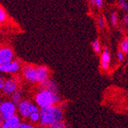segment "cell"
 <instances>
[{
	"mask_svg": "<svg viewBox=\"0 0 128 128\" xmlns=\"http://www.w3.org/2000/svg\"><path fill=\"white\" fill-rule=\"evenodd\" d=\"M118 58L119 62H120L124 61V52L122 51H120L118 53Z\"/></svg>",
	"mask_w": 128,
	"mask_h": 128,
	"instance_id": "obj_23",
	"label": "cell"
},
{
	"mask_svg": "<svg viewBox=\"0 0 128 128\" xmlns=\"http://www.w3.org/2000/svg\"><path fill=\"white\" fill-rule=\"evenodd\" d=\"M98 25H99L100 28H104V25H105V23H104V18L102 16L99 17V18H98Z\"/></svg>",
	"mask_w": 128,
	"mask_h": 128,
	"instance_id": "obj_22",
	"label": "cell"
},
{
	"mask_svg": "<svg viewBox=\"0 0 128 128\" xmlns=\"http://www.w3.org/2000/svg\"><path fill=\"white\" fill-rule=\"evenodd\" d=\"M2 92L5 95L9 96L12 95L17 90V84L16 81L12 79H8L5 81L4 87L2 88Z\"/></svg>",
	"mask_w": 128,
	"mask_h": 128,
	"instance_id": "obj_7",
	"label": "cell"
},
{
	"mask_svg": "<svg viewBox=\"0 0 128 128\" xmlns=\"http://www.w3.org/2000/svg\"><path fill=\"white\" fill-rule=\"evenodd\" d=\"M29 119L32 121V122H38L40 121L41 119V115L39 111H36V112H33L30 114L29 116Z\"/></svg>",
	"mask_w": 128,
	"mask_h": 128,
	"instance_id": "obj_14",
	"label": "cell"
},
{
	"mask_svg": "<svg viewBox=\"0 0 128 128\" xmlns=\"http://www.w3.org/2000/svg\"><path fill=\"white\" fill-rule=\"evenodd\" d=\"M16 104L12 100H6L1 103L0 105V113H1V123L2 120H6L16 114Z\"/></svg>",
	"mask_w": 128,
	"mask_h": 128,
	"instance_id": "obj_3",
	"label": "cell"
},
{
	"mask_svg": "<svg viewBox=\"0 0 128 128\" xmlns=\"http://www.w3.org/2000/svg\"><path fill=\"white\" fill-rule=\"evenodd\" d=\"M14 54L10 48L5 47L0 50V64L9 63L13 61Z\"/></svg>",
	"mask_w": 128,
	"mask_h": 128,
	"instance_id": "obj_6",
	"label": "cell"
},
{
	"mask_svg": "<svg viewBox=\"0 0 128 128\" xmlns=\"http://www.w3.org/2000/svg\"><path fill=\"white\" fill-rule=\"evenodd\" d=\"M118 4L121 9H123L126 12H128V3L125 1V0H119Z\"/></svg>",
	"mask_w": 128,
	"mask_h": 128,
	"instance_id": "obj_17",
	"label": "cell"
},
{
	"mask_svg": "<svg viewBox=\"0 0 128 128\" xmlns=\"http://www.w3.org/2000/svg\"><path fill=\"white\" fill-rule=\"evenodd\" d=\"M101 68L104 70H107L109 68V64L108 62H101Z\"/></svg>",
	"mask_w": 128,
	"mask_h": 128,
	"instance_id": "obj_24",
	"label": "cell"
},
{
	"mask_svg": "<svg viewBox=\"0 0 128 128\" xmlns=\"http://www.w3.org/2000/svg\"><path fill=\"white\" fill-rule=\"evenodd\" d=\"M101 60H102V62H110V53H109V51H108V48H104V52L101 54Z\"/></svg>",
	"mask_w": 128,
	"mask_h": 128,
	"instance_id": "obj_13",
	"label": "cell"
},
{
	"mask_svg": "<svg viewBox=\"0 0 128 128\" xmlns=\"http://www.w3.org/2000/svg\"><path fill=\"white\" fill-rule=\"evenodd\" d=\"M39 113L41 115V126H49L55 122L62 120L64 118L63 111L60 108L55 105L41 108Z\"/></svg>",
	"mask_w": 128,
	"mask_h": 128,
	"instance_id": "obj_1",
	"label": "cell"
},
{
	"mask_svg": "<svg viewBox=\"0 0 128 128\" xmlns=\"http://www.w3.org/2000/svg\"><path fill=\"white\" fill-rule=\"evenodd\" d=\"M18 110L24 118H29L32 113L39 111L38 108L29 100H22L18 104Z\"/></svg>",
	"mask_w": 128,
	"mask_h": 128,
	"instance_id": "obj_4",
	"label": "cell"
},
{
	"mask_svg": "<svg viewBox=\"0 0 128 128\" xmlns=\"http://www.w3.org/2000/svg\"><path fill=\"white\" fill-rule=\"evenodd\" d=\"M124 22L125 23V25L128 26V14H126L124 16Z\"/></svg>",
	"mask_w": 128,
	"mask_h": 128,
	"instance_id": "obj_26",
	"label": "cell"
},
{
	"mask_svg": "<svg viewBox=\"0 0 128 128\" xmlns=\"http://www.w3.org/2000/svg\"><path fill=\"white\" fill-rule=\"evenodd\" d=\"M93 48H94V52L97 54L100 53V43H99V42L98 40L94 41V43H93Z\"/></svg>",
	"mask_w": 128,
	"mask_h": 128,
	"instance_id": "obj_18",
	"label": "cell"
},
{
	"mask_svg": "<svg viewBox=\"0 0 128 128\" xmlns=\"http://www.w3.org/2000/svg\"><path fill=\"white\" fill-rule=\"evenodd\" d=\"M22 95V90L21 89L17 90L14 94L12 95V100L16 104H17L20 102V99Z\"/></svg>",
	"mask_w": 128,
	"mask_h": 128,
	"instance_id": "obj_12",
	"label": "cell"
},
{
	"mask_svg": "<svg viewBox=\"0 0 128 128\" xmlns=\"http://www.w3.org/2000/svg\"><path fill=\"white\" fill-rule=\"evenodd\" d=\"M19 68H20V63L18 61L0 64V71L2 72H6V73L16 72L18 71Z\"/></svg>",
	"mask_w": 128,
	"mask_h": 128,
	"instance_id": "obj_8",
	"label": "cell"
},
{
	"mask_svg": "<svg viewBox=\"0 0 128 128\" xmlns=\"http://www.w3.org/2000/svg\"><path fill=\"white\" fill-rule=\"evenodd\" d=\"M6 13L5 10L2 8H0V22H4L6 20Z\"/></svg>",
	"mask_w": 128,
	"mask_h": 128,
	"instance_id": "obj_20",
	"label": "cell"
},
{
	"mask_svg": "<svg viewBox=\"0 0 128 128\" xmlns=\"http://www.w3.org/2000/svg\"><path fill=\"white\" fill-rule=\"evenodd\" d=\"M120 49L124 53H128V38H125L121 42Z\"/></svg>",
	"mask_w": 128,
	"mask_h": 128,
	"instance_id": "obj_15",
	"label": "cell"
},
{
	"mask_svg": "<svg viewBox=\"0 0 128 128\" xmlns=\"http://www.w3.org/2000/svg\"><path fill=\"white\" fill-rule=\"evenodd\" d=\"M20 123V119L18 116L14 115L2 122L1 126L2 128H16L18 124Z\"/></svg>",
	"mask_w": 128,
	"mask_h": 128,
	"instance_id": "obj_9",
	"label": "cell"
},
{
	"mask_svg": "<svg viewBox=\"0 0 128 128\" xmlns=\"http://www.w3.org/2000/svg\"><path fill=\"white\" fill-rule=\"evenodd\" d=\"M48 78V69L46 66L38 67V83H43Z\"/></svg>",
	"mask_w": 128,
	"mask_h": 128,
	"instance_id": "obj_10",
	"label": "cell"
},
{
	"mask_svg": "<svg viewBox=\"0 0 128 128\" xmlns=\"http://www.w3.org/2000/svg\"><path fill=\"white\" fill-rule=\"evenodd\" d=\"M96 2V6L99 8H101L102 7V5H103V1L102 0H95Z\"/></svg>",
	"mask_w": 128,
	"mask_h": 128,
	"instance_id": "obj_25",
	"label": "cell"
},
{
	"mask_svg": "<svg viewBox=\"0 0 128 128\" xmlns=\"http://www.w3.org/2000/svg\"><path fill=\"white\" fill-rule=\"evenodd\" d=\"M25 78L31 83L38 82V67L26 65L22 69Z\"/></svg>",
	"mask_w": 128,
	"mask_h": 128,
	"instance_id": "obj_5",
	"label": "cell"
},
{
	"mask_svg": "<svg viewBox=\"0 0 128 128\" xmlns=\"http://www.w3.org/2000/svg\"><path fill=\"white\" fill-rule=\"evenodd\" d=\"M66 126H66L65 123H64L62 120L55 122V123L48 126V127H50V128H65Z\"/></svg>",
	"mask_w": 128,
	"mask_h": 128,
	"instance_id": "obj_16",
	"label": "cell"
},
{
	"mask_svg": "<svg viewBox=\"0 0 128 128\" xmlns=\"http://www.w3.org/2000/svg\"><path fill=\"white\" fill-rule=\"evenodd\" d=\"M34 100L38 107L44 108L58 104L61 101V98L56 93L41 88L34 97Z\"/></svg>",
	"mask_w": 128,
	"mask_h": 128,
	"instance_id": "obj_2",
	"label": "cell"
},
{
	"mask_svg": "<svg viewBox=\"0 0 128 128\" xmlns=\"http://www.w3.org/2000/svg\"><path fill=\"white\" fill-rule=\"evenodd\" d=\"M4 84H5V81L3 80L2 78H0V88L2 89V88L4 87Z\"/></svg>",
	"mask_w": 128,
	"mask_h": 128,
	"instance_id": "obj_27",
	"label": "cell"
},
{
	"mask_svg": "<svg viewBox=\"0 0 128 128\" xmlns=\"http://www.w3.org/2000/svg\"><path fill=\"white\" fill-rule=\"evenodd\" d=\"M34 126L32 125H30V124H28L26 123H19L17 126L16 128H33Z\"/></svg>",
	"mask_w": 128,
	"mask_h": 128,
	"instance_id": "obj_21",
	"label": "cell"
},
{
	"mask_svg": "<svg viewBox=\"0 0 128 128\" xmlns=\"http://www.w3.org/2000/svg\"><path fill=\"white\" fill-rule=\"evenodd\" d=\"M110 18H111V22H112V25L114 26H116L118 24V16H117V14L115 12H113L111 14V16H110Z\"/></svg>",
	"mask_w": 128,
	"mask_h": 128,
	"instance_id": "obj_19",
	"label": "cell"
},
{
	"mask_svg": "<svg viewBox=\"0 0 128 128\" xmlns=\"http://www.w3.org/2000/svg\"><path fill=\"white\" fill-rule=\"evenodd\" d=\"M42 88H43V89L48 90L50 91L56 93V94L58 93V88L56 83L54 82L53 80L47 79L45 81H44L43 83H42Z\"/></svg>",
	"mask_w": 128,
	"mask_h": 128,
	"instance_id": "obj_11",
	"label": "cell"
},
{
	"mask_svg": "<svg viewBox=\"0 0 128 128\" xmlns=\"http://www.w3.org/2000/svg\"><path fill=\"white\" fill-rule=\"evenodd\" d=\"M90 4L92 6H96V2H95V0H90Z\"/></svg>",
	"mask_w": 128,
	"mask_h": 128,
	"instance_id": "obj_28",
	"label": "cell"
}]
</instances>
